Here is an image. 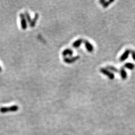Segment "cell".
Masks as SVG:
<instances>
[{"label": "cell", "mask_w": 135, "mask_h": 135, "mask_svg": "<svg viewBox=\"0 0 135 135\" xmlns=\"http://www.w3.org/2000/svg\"><path fill=\"white\" fill-rule=\"evenodd\" d=\"M119 73L120 74L121 78L123 80H126L127 78V73L124 67L121 68V69L119 70Z\"/></svg>", "instance_id": "cell-7"}, {"label": "cell", "mask_w": 135, "mask_h": 135, "mask_svg": "<svg viewBox=\"0 0 135 135\" xmlns=\"http://www.w3.org/2000/svg\"><path fill=\"white\" fill-rule=\"evenodd\" d=\"M106 0H100V1H99V2L101 4H102L103 5L106 2Z\"/></svg>", "instance_id": "cell-16"}, {"label": "cell", "mask_w": 135, "mask_h": 135, "mask_svg": "<svg viewBox=\"0 0 135 135\" xmlns=\"http://www.w3.org/2000/svg\"><path fill=\"white\" fill-rule=\"evenodd\" d=\"M20 23H21V28L23 30H25L27 28V21L24 14L21 13L20 14Z\"/></svg>", "instance_id": "cell-3"}, {"label": "cell", "mask_w": 135, "mask_h": 135, "mask_svg": "<svg viewBox=\"0 0 135 135\" xmlns=\"http://www.w3.org/2000/svg\"><path fill=\"white\" fill-rule=\"evenodd\" d=\"M74 54L73 51L70 49H66L65 50H64L63 52H62V55L64 57H66L67 56H72Z\"/></svg>", "instance_id": "cell-10"}, {"label": "cell", "mask_w": 135, "mask_h": 135, "mask_svg": "<svg viewBox=\"0 0 135 135\" xmlns=\"http://www.w3.org/2000/svg\"><path fill=\"white\" fill-rule=\"evenodd\" d=\"M100 72L103 74V75L108 77V78L111 80H113L115 78V74L107 69L106 68H102L100 69Z\"/></svg>", "instance_id": "cell-2"}, {"label": "cell", "mask_w": 135, "mask_h": 135, "mask_svg": "<svg viewBox=\"0 0 135 135\" xmlns=\"http://www.w3.org/2000/svg\"><path fill=\"white\" fill-rule=\"evenodd\" d=\"M106 69H108L110 71H111L113 72L116 73H119V70L117 68H116L114 67V66H107V67H106Z\"/></svg>", "instance_id": "cell-12"}, {"label": "cell", "mask_w": 135, "mask_h": 135, "mask_svg": "<svg viewBox=\"0 0 135 135\" xmlns=\"http://www.w3.org/2000/svg\"><path fill=\"white\" fill-rule=\"evenodd\" d=\"M84 43L85 44V46L86 48V50L89 52L92 53L94 50V46L88 40H85L84 41Z\"/></svg>", "instance_id": "cell-5"}, {"label": "cell", "mask_w": 135, "mask_h": 135, "mask_svg": "<svg viewBox=\"0 0 135 135\" xmlns=\"http://www.w3.org/2000/svg\"><path fill=\"white\" fill-rule=\"evenodd\" d=\"M39 18V15L38 13H36L34 17V18L33 19H32V21L31 22V23H30V26L31 27H34L36 25V23L38 20V19Z\"/></svg>", "instance_id": "cell-8"}, {"label": "cell", "mask_w": 135, "mask_h": 135, "mask_svg": "<svg viewBox=\"0 0 135 135\" xmlns=\"http://www.w3.org/2000/svg\"><path fill=\"white\" fill-rule=\"evenodd\" d=\"M2 67H1V66H0V72H2Z\"/></svg>", "instance_id": "cell-17"}, {"label": "cell", "mask_w": 135, "mask_h": 135, "mask_svg": "<svg viewBox=\"0 0 135 135\" xmlns=\"http://www.w3.org/2000/svg\"><path fill=\"white\" fill-rule=\"evenodd\" d=\"M114 2V0H109L108 1H106V2L103 5V7L105 8H107L112 3Z\"/></svg>", "instance_id": "cell-14"}, {"label": "cell", "mask_w": 135, "mask_h": 135, "mask_svg": "<svg viewBox=\"0 0 135 135\" xmlns=\"http://www.w3.org/2000/svg\"><path fill=\"white\" fill-rule=\"evenodd\" d=\"M130 53H131V50L127 49L120 57V59H119L120 61L122 62L125 61L126 59H127L129 57V56Z\"/></svg>", "instance_id": "cell-6"}, {"label": "cell", "mask_w": 135, "mask_h": 135, "mask_svg": "<svg viewBox=\"0 0 135 135\" xmlns=\"http://www.w3.org/2000/svg\"><path fill=\"white\" fill-rule=\"evenodd\" d=\"M80 58V56H76L73 57L71 58H65L64 59V62L67 64H72L73 63H75L77 60H78Z\"/></svg>", "instance_id": "cell-4"}, {"label": "cell", "mask_w": 135, "mask_h": 135, "mask_svg": "<svg viewBox=\"0 0 135 135\" xmlns=\"http://www.w3.org/2000/svg\"><path fill=\"white\" fill-rule=\"evenodd\" d=\"M132 58L134 61H135V50H131V53Z\"/></svg>", "instance_id": "cell-15"}, {"label": "cell", "mask_w": 135, "mask_h": 135, "mask_svg": "<svg viewBox=\"0 0 135 135\" xmlns=\"http://www.w3.org/2000/svg\"><path fill=\"white\" fill-rule=\"evenodd\" d=\"M84 42V40L82 39H79L75 41L72 44V46L75 48H79Z\"/></svg>", "instance_id": "cell-9"}, {"label": "cell", "mask_w": 135, "mask_h": 135, "mask_svg": "<svg viewBox=\"0 0 135 135\" xmlns=\"http://www.w3.org/2000/svg\"><path fill=\"white\" fill-rule=\"evenodd\" d=\"M124 68L130 70H133L135 69V65L132 63H127L124 65Z\"/></svg>", "instance_id": "cell-11"}, {"label": "cell", "mask_w": 135, "mask_h": 135, "mask_svg": "<svg viewBox=\"0 0 135 135\" xmlns=\"http://www.w3.org/2000/svg\"><path fill=\"white\" fill-rule=\"evenodd\" d=\"M19 107L18 106L13 105L10 107H1L0 108V112L2 113H6L8 112H14L19 110Z\"/></svg>", "instance_id": "cell-1"}, {"label": "cell", "mask_w": 135, "mask_h": 135, "mask_svg": "<svg viewBox=\"0 0 135 135\" xmlns=\"http://www.w3.org/2000/svg\"><path fill=\"white\" fill-rule=\"evenodd\" d=\"M25 16L26 17V19L27 20V21L29 23H31V21H32V19H31V15L30 14H29V13L28 11H26L25 12Z\"/></svg>", "instance_id": "cell-13"}]
</instances>
